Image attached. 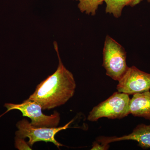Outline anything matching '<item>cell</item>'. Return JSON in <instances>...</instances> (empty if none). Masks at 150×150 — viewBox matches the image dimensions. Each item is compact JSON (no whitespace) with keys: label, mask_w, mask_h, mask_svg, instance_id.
Masks as SVG:
<instances>
[{"label":"cell","mask_w":150,"mask_h":150,"mask_svg":"<svg viewBox=\"0 0 150 150\" xmlns=\"http://www.w3.org/2000/svg\"><path fill=\"white\" fill-rule=\"evenodd\" d=\"M129 95L116 92L104 101L95 106L89 112L87 119L91 122L102 118L121 119L130 114Z\"/></svg>","instance_id":"7a4b0ae2"},{"label":"cell","mask_w":150,"mask_h":150,"mask_svg":"<svg viewBox=\"0 0 150 150\" xmlns=\"http://www.w3.org/2000/svg\"><path fill=\"white\" fill-rule=\"evenodd\" d=\"M143 0H104L106 4L105 12L112 14L116 18L121 16L122 10L126 6L134 7Z\"/></svg>","instance_id":"9c48e42d"},{"label":"cell","mask_w":150,"mask_h":150,"mask_svg":"<svg viewBox=\"0 0 150 150\" xmlns=\"http://www.w3.org/2000/svg\"><path fill=\"white\" fill-rule=\"evenodd\" d=\"M4 106L7 110L0 115V118L11 110H18L22 112L23 116L30 118V123L35 127H56L60 123L61 118L59 112L54 111L51 115H45L40 105L28 98L20 104L6 103Z\"/></svg>","instance_id":"277c9868"},{"label":"cell","mask_w":150,"mask_h":150,"mask_svg":"<svg viewBox=\"0 0 150 150\" xmlns=\"http://www.w3.org/2000/svg\"><path fill=\"white\" fill-rule=\"evenodd\" d=\"M148 2L150 3V0H147Z\"/></svg>","instance_id":"4fadbf2b"},{"label":"cell","mask_w":150,"mask_h":150,"mask_svg":"<svg viewBox=\"0 0 150 150\" xmlns=\"http://www.w3.org/2000/svg\"><path fill=\"white\" fill-rule=\"evenodd\" d=\"M126 53L124 48L108 35L103 49V66L106 74L114 80L119 81L127 71Z\"/></svg>","instance_id":"3957f363"},{"label":"cell","mask_w":150,"mask_h":150,"mask_svg":"<svg viewBox=\"0 0 150 150\" xmlns=\"http://www.w3.org/2000/svg\"><path fill=\"white\" fill-rule=\"evenodd\" d=\"M129 107L130 114L150 120V92L133 95Z\"/></svg>","instance_id":"ba28073f"},{"label":"cell","mask_w":150,"mask_h":150,"mask_svg":"<svg viewBox=\"0 0 150 150\" xmlns=\"http://www.w3.org/2000/svg\"><path fill=\"white\" fill-rule=\"evenodd\" d=\"M119 92L129 95L142 93L150 89V74L145 72L133 66L118 81L116 87Z\"/></svg>","instance_id":"8992f818"},{"label":"cell","mask_w":150,"mask_h":150,"mask_svg":"<svg viewBox=\"0 0 150 150\" xmlns=\"http://www.w3.org/2000/svg\"><path fill=\"white\" fill-rule=\"evenodd\" d=\"M97 141L103 144L125 140H133L139 144V146L144 149H150V125L141 124L138 125L129 135L118 137L100 136Z\"/></svg>","instance_id":"52a82bcc"},{"label":"cell","mask_w":150,"mask_h":150,"mask_svg":"<svg viewBox=\"0 0 150 150\" xmlns=\"http://www.w3.org/2000/svg\"><path fill=\"white\" fill-rule=\"evenodd\" d=\"M16 147L19 150L30 149V147L28 144H26L23 140V139L20 138H16Z\"/></svg>","instance_id":"8fae6325"},{"label":"cell","mask_w":150,"mask_h":150,"mask_svg":"<svg viewBox=\"0 0 150 150\" xmlns=\"http://www.w3.org/2000/svg\"><path fill=\"white\" fill-rule=\"evenodd\" d=\"M54 48L59 57L56 71L42 81L28 99L38 103L43 110H50L65 104L74 94L76 85L74 75L65 67L59 56L58 45Z\"/></svg>","instance_id":"6da1fadb"},{"label":"cell","mask_w":150,"mask_h":150,"mask_svg":"<svg viewBox=\"0 0 150 150\" xmlns=\"http://www.w3.org/2000/svg\"><path fill=\"white\" fill-rule=\"evenodd\" d=\"M74 120L70 121L64 126L59 127H37L33 126L26 119L18 121L16 124L18 130L16 132L17 138L24 139L28 138V144L31 147L35 143L39 142H51L59 149L64 146L57 142L55 138L56 134L69 128V125Z\"/></svg>","instance_id":"5b68a950"},{"label":"cell","mask_w":150,"mask_h":150,"mask_svg":"<svg viewBox=\"0 0 150 150\" xmlns=\"http://www.w3.org/2000/svg\"><path fill=\"white\" fill-rule=\"evenodd\" d=\"M110 148L109 144H103L96 141L93 142L92 147L91 150H107Z\"/></svg>","instance_id":"7c38bea8"},{"label":"cell","mask_w":150,"mask_h":150,"mask_svg":"<svg viewBox=\"0 0 150 150\" xmlns=\"http://www.w3.org/2000/svg\"><path fill=\"white\" fill-rule=\"evenodd\" d=\"M79 1L78 7L81 12L94 16L98 6L102 5L104 0H76Z\"/></svg>","instance_id":"30bf717a"}]
</instances>
